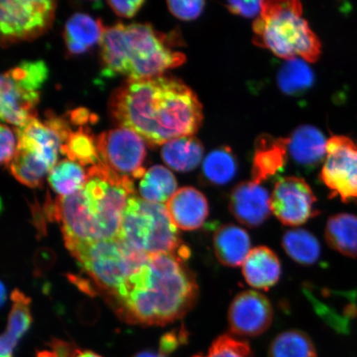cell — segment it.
I'll return each instance as SVG.
<instances>
[{
	"instance_id": "obj_4",
	"label": "cell",
	"mask_w": 357,
	"mask_h": 357,
	"mask_svg": "<svg viewBox=\"0 0 357 357\" xmlns=\"http://www.w3.org/2000/svg\"><path fill=\"white\" fill-rule=\"evenodd\" d=\"M100 43L105 77L123 75L129 80L155 77L185 61V56L168 47L166 38L149 24L105 28Z\"/></svg>"
},
{
	"instance_id": "obj_12",
	"label": "cell",
	"mask_w": 357,
	"mask_h": 357,
	"mask_svg": "<svg viewBox=\"0 0 357 357\" xmlns=\"http://www.w3.org/2000/svg\"><path fill=\"white\" fill-rule=\"evenodd\" d=\"M317 198L303 178L287 176L280 178L271 196V209L284 225L297 227L318 216Z\"/></svg>"
},
{
	"instance_id": "obj_18",
	"label": "cell",
	"mask_w": 357,
	"mask_h": 357,
	"mask_svg": "<svg viewBox=\"0 0 357 357\" xmlns=\"http://www.w3.org/2000/svg\"><path fill=\"white\" fill-rule=\"evenodd\" d=\"M287 138L262 135L257 140L253 156L252 181L261 185L275 176L287 164Z\"/></svg>"
},
{
	"instance_id": "obj_41",
	"label": "cell",
	"mask_w": 357,
	"mask_h": 357,
	"mask_svg": "<svg viewBox=\"0 0 357 357\" xmlns=\"http://www.w3.org/2000/svg\"><path fill=\"white\" fill-rule=\"evenodd\" d=\"M75 357H102L99 354H96V352L91 351H78L77 356Z\"/></svg>"
},
{
	"instance_id": "obj_33",
	"label": "cell",
	"mask_w": 357,
	"mask_h": 357,
	"mask_svg": "<svg viewBox=\"0 0 357 357\" xmlns=\"http://www.w3.org/2000/svg\"><path fill=\"white\" fill-rule=\"evenodd\" d=\"M169 11L178 19L190 21L197 19L203 12L205 6L204 1L195 0V1H167Z\"/></svg>"
},
{
	"instance_id": "obj_14",
	"label": "cell",
	"mask_w": 357,
	"mask_h": 357,
	"mask_svg": "<svg viewBox=\"0 0 357 357\" xmlns=\"http://www.w3.org/2000/svg\"><path fill=\"white\" fill-rule=\"evenodd\" d=\"M229 209L243 225L258 227L270 217L271 198L264 187L253 181L240 183L231 191Z\"/></svg>"
},
{
	"instance_id": "obj_7",
	"label": "cell",
	"mask_w": 357,
	"mask_h": 357,
	"mask_svg": "<svg viewBox=\"0 0 357 357\" xmlns=\"http://www.w3.org/2000/svg\"><path fill=\"white\" fill-rule=\"evenodd\" d=\"M65 243L89 278L113 297L149 257L119 238L93 243Z\"/></svg>"
},
{
	"instance_id": "obj_23",
	"label": "cell",
	"mask_w": 357,
	"mask_h": 357,
	"mask_svg": "<svg viewBox=\"0 0 357 357\" xmlns=\"http://www.w3.org/2000/svg\"><path fill=\"white\" fill-rule=\"evenodd\" d=\"M325 238L335 251L357 258V215L342 213L330 217L325 227Z\"/></svg>"
},
{
	"instance_id": "obj_42",
	"label": "cell",
	"mask_w": 357,
	"mask_h": 357,
	"mask_svg": "<svg viewBox=\"0 0 357 357\" xmlns=\"http://www.w3.org/2000/svg\"><path fill=\"white\" fill-rule=\"evenodd\" d=\"M0 294H1V305L3 306L6 301V289L3 283L1 284V291H0Z\"/></svg>"
},
{
	"instance_id": "obj_8",
	"label": "cell",
	"mask_w": 357,
	"mask_h": 357,
	"mask_svg": "<svg viewBox=\"0 0 357 357\" xmlns=\"http://www.w3.org/2000/svg\"><path fill=\"white\" fill-rule=\"evenodd\" d=\"M47 77V66L43 61H24L3 73L0 79L2 121L20 128L37 118L40 89Z\"/></svg>"
},
{
	"instance_id": "obj_2",
	"label": "cell",
	"mask_w": 357,
	"mask_h": 357,
	"mask_svg": "<svg viewBox=\"0 0 357 357\" xmlns=\"http://www.w3.org/2000/svg\"><path fill=\"white\" fill-rule=\"evenodd\" d=\"M114 298L128 324L165 326L193 309L199 285L194 272L178 254H153Z\"/></svg>"
},
{
	"instance_id": "obj_3",
	"label": "cell",
	"mask_w": 357,
	"mask_h": 357,
	"mask_svg": "<svg viewBox=\"0 0 357 357\" xmlns=\"http://www.w3.org/2000/svg\"><path fill=\"white\" fill-rule=\"evenodd\" d=\"M87 175L82 190L58 196L49 212L61 223L65 243L119 238L125 208L135 195L132 178L119 176L101 160Z\"/></svg>"
},
{
	"instance_id": "obj_27",
	"label": "cell",
	"mask_w": 357,
	"mask_h": 357,
	"mask_svg": "<svg viewBox=\"0 0 357 357\" xmlns=\"http://www.w3.org/2000/svg\"><path fill=\"white\" fill-rule=\"evenodd\" d=\"M238 164L229 146H222L213 150L205 158L203 162V177L212 185H225L235 177Z\"/></svg>"
},
{
	"instance_id": "obj_35",
	"label": "cell",
	"mask_w": 357,
	"mask_h": 357,
	"mask_svg": "<svg viewBox=\"0 0 357 357\" xmlns=\"http://www.w3.org/2000/svg\"><path fill=\"white\" fill-rule=\"evenodd\" d=\"M15 137L11 129L2 124L0 127V162L10 166L15 154Z\"/></svg>"
},
{
	"instance_id": "obj_13",
	"label": "cell",
	"mask_w": 357,
	"mask_h": 357,
	"mask_svg": "<svg viewBox=\"0 0 357 357\" xmlns=\"http://www.w3.org/2000/svg\"><path fill=\"white\" fill-rule=\"evenodd\" d=\"M274 318L271 303L261 293L247 290L231 301L227 321L230 332L241 337H257L270 328Z\"/></svg>"
},
{
	"instance_id": "obj_24",
	"label": "cell",
	"mask_w": 357,
	"mask_h": 357,
	"mask_svg": "<svg viewBox=\"0 0 357 357\" xmlns=\"http://www.w3.org/2000/svg\"><path fill=\"white\" fill-rule=\"evenodd\" d=\"M12 175L21 184L37 188L42 186L44 178L53 167L46 159L33 151L16 146L15 156L10 165Z\"/></svg>"
},
{
	"instance_id": "obj_39",
	"label": "cell",
	"mask_w": 357,
	"mask_h": 357,
	"mask_svg": "<svg viewBox=\"0 0 357 357\" xmlns=\"http://www.w3.org/2000/svg\"><path fill=\"white\" fill-rule=\"evenodd\" d=\"M71 122L75 124L82 126V125L87 123L89 121H92L93 115L89 114V112L83 108L75 109L70 114Z\"/></svg>"
},
{
	"instance_id": "obj_37",
	"label": "cell",
	"mask_w": 357,
	"mask_h": 357,
	"mask_svg": "<svg viewBox=\"0 0 357 357\" xmlns=\"http://www.w3.org/2000/svg\"><path fill=\"white\" fill-rule=\"evenodd\" d=\"M226 7L234 15L252 17L260 15L262 1H229Z\"/></svg>"
},
{
	"instance_id": "obj_29",
	"label": "cell",
	"mask_w": 357,
	"mask_h": 357,
	"mask_svg": "<svg viewBox=\"0 0 357 357\" xmlns=\"http://www.w3.org/2000/svg\"><path fill=\"white\" fill-rule=\"evenodd\" d=\"M61 153L66 155L67 159L82 167L96 166L100 160L96 138L88 129L83 127L70 132L65 144L61 147Z\"/></svg>"
},
{
	"instance_id": "obj_38",
	"label": "cell",
	"mask_w": 357,
	"mask_h": 357,
	"mask_svg": "<svg viewBox=\"0 0 357 357\" xmlns=\"http://www.w3.org/2000/svg\"><path fill=\"white\" fill-rule=\"evenodd\" d=\"M144 3V0H128V1L110 0L108 1L112 10L123 17H132L135 15Z\"/></svg>"
},
{
	"instance_id": "obj_19",
	"label": "cell",
	"mask_w": 357,
	"mask_h": 357,
	"mask_svg": "<svg viewBox=\"0 0 357 357\" xmlns=\"http://www.w3.org/2000/svg\"><path fill=\"white\" fill-rule=\"evenodd\" d=\"M281 263L276 253L265 245L251 250L243 265L245 281L253 288L268 290L280 279Z\"/></svg>"
},
{
	"instance_id": "obj_10",
	"label": "cell",
	"mask_w": 357,
	"mask_h": 357,
	"mask_svg": "<svg viewBox=\"0 0 357 357\" xmlns=\"http://www.w3.org/2000/svg\"><path fill=\"white\" fill-rule=\"evenodd\" d=\"M320 180L332 197L345 203L357 199V144L351 138L333 136L328 140Z\"/></svg>"
},
{
	"instance_id": "obj_36",
	"label": "cell",
	"mask_w": 357,
	"mask_h": 357,
	"mask_svg": "<svg viewBox=\"0 0 357 357\" xmlns=\"http://www.w3.org/2000/svg\"><path fill=\"white\" fill-rule=\"evenodd\" d=\"M47 349L38 351L37 357H75L79 350L75 349L70 343L52 339Z\"/></svg>"
},
{
	"instance_id": "obj_22",
	"label": "cell",
	"mask_w": 357,
	"mask_h": 357,
	"mask_svg": "<svg viewBox=\"0 0 357 357\" xmlns=\"http://www.w3.org/2000/svg\"><path fill=\"white\" fill-rule=\"evenodd\" d=\"M204 146L194 136L176 138L162 149L164 162L174 171L190 172L199 166L204 156Z\"/></svg>"
},
{
	"instance_id": "obj_21",
	"label": "cell",
	"mask_w": 357,
	"mask_h": 357,
	"mask_svg": "<svg viewBox=\"0 0 357 357\" xmlns=\"http://www.w3.org/2000/svg\"><path fill=\"white\" fill-rule=\"evenodd\" d=\"M105 26L100 20L77 13L66 22L64 38L67 49L71 54H82L100 43Z\"/></svg>"
},
{
	"instance_id": "obj_5",
	"label": "cell",
	"mask_w": 357,
	"mask_h": 357,
	"mask_svg": "<svg viewBox=\"0 0 357 357\" xmlns=\"http://www.w3.org/2000/svg\"><path fill=\"white\" fill-rule=\"evenodd\" d=\"M253 33L257 46L287 61L298 56L312 63L322 52L319 39L303 19L302 4L296 0L262 1Z\"/></svg>"
},
{
	"instance_id": "obj_17",
	"label": "cell",
	"mask_w": 357,
	"mask_h": 357,
	"mask_svg": "<svg viewBox=\"0 0 357 357\" xmlns=\"http://www.w3.org/2000/svg\"><path fill=\"white\" fill-rule=\"evenodd\" d=\"M251 245L248 231L231 223L218 226L213 234V251L223 266L238 267L242 265L251 252Z\"/></svg>"
},
{
	"instance_id": "obj_11",
	"label": "cell",
	"mask_w": 357,
	"mask_h": 357,
	"mask_svg": "<svg viewBox=\"0 0 357 357\" xmlns=\"http://www.w3.org/2000/svg\"><path fill=\"white\" fill-rule=\"evenodd\" d=\"M96 141L100 160L114 172L132 180L144 176L146 146L138 134L120 127L101 133Z\"/></svg>"
},
{
	"instance_id": "obj_25",
	"label": "cell",
	"mask_w": 357,
	"mask_h": 357,
	"mask_svg": "<svg viewBox=\"0 0 357 357\" xmlns=\"http://www.w3.org/2000/svg\"><path fill=\"white\" fill-rule=\"evenodd\" d=\"M281 245L285 253L298 265L312 266L319 260L321 245L310 231L289 229L284 234Z\"/></svg>"
},
{
	"instance_id": "obj_20",
	"label": "cell",
	"mask_w": 357,
	"mask_h": 357,
	"mask_svg": "<svg viewBox=\"0 0 357 357\" xmlns=\"http://www.w3.org/2000/svg\"><path fill=\"white\" fill-rule=\"evenodd\" d=\"M11 298L13 305L8 315L7 329L0 342V357H13L17 343L33 323L30 298L17 289L12 293Z\"/></svg>"
},
{
	"instance_id": "obj_16",
	"label": "cell",
	"mask_w": 357,
	"mask_h": 357,
	"mask_svg": "<svg viewBox=\"0 0 357 357\" xmlns=\"http://www.w3.org/2000/svg\"><path fill=\"white\" fill-rule=\"evenodd\" d=\"M288 153L294 162L307 169L318 167L327 155V142L322 132L303 125L287 137Z\"/></svg>"
},
{
	"instance_id": "obj_34",
	"label": "cell",
	"mask_w": 357,
	"mask_h": 357,
	"mask_svg": "<svg viewBox=\"0 0 357 357\" xmlns=\"http://www.w3.org/2000/svg\"><path fill=\"white\" fill-rule=\"evenodd\" d=\"M188 332L183 326L180 328L165 334L160 338L159 354L164 357H169L178 347L185 344L187 340H188Z\"/></svg>"
},
{
	"instance_id": "obj_1",
	"label": "cell",
	"mask_w": 357,
	"mask_h": 357,
	"mask_svg": "<svg viewBox=\"0 0 357 357\" xmlns=\"http://www.w3.org/2000/svg\"><path fill=\"white\" fill-rule=\"evenodd\" d=\"M109 110L120 126L153 146L194 136L204 119L195 93L181 79L162 75L128 80L112 95Z\"/></svg>"
},
{
	"instance_id": "obj_9",
	"label": "cell",
	"mask_w": 357,
	"mask_h": 357,
	"mask_svg": "<svg viewBox=\"0 0 357 357\" xmlns=\"http://www.w3.org/2000/svg\"><path fill=\"white\" fill-rule=\"evenodd\" d=\"M56 10L52 0H2L0 30L6 42L38 37L51 26Z\"/></svg>"
},
{
	"instance_id": "obj_31",
	"label": "cell",
	"mask_w": 357,
	"mask_h": 357,
	"mask_svg": "<svg viewBox=\"0 0 357 357\" xmlns=\"http://www.w3.org/2000/svg\"><path fill=\"white\" fill-rule=\"evenodd\" d=\"M314 75L306 61L297 57L288 60L278 74L279 87L284 93L297 96L312 86Z\"/></svg>"
},
{
	"instance_id": "obj_15",
	"label": "cell",
	"mask_w": 357,
	"mask_h": 357,
	"mask_svg": "<svg viewBox=\"0 0 357 357\" xmlns=\"http://www.w3.org/2000/svg\"><path fill=\"white\" fill-rule=\"evenodd\" d=\"M166 207L174 225L184 231L200 229L209 214L206 196L191 186L177 190L167 201Z\"/></svg>"
},
{
	"instance_id": "obj_40",
	"label": "cell",
	"mask_w": 357,
	"mask_h": 357,
	"mask_svg": "<svg viewBox=\"0 0 357 357\" xmlns=\"http://www.w3.org/2000/svg\"><path fill=\"white\" fill-rule=\"evenodd\" d=\"M132 357H164L163 356L158 354H155L154 351H142L140 352H137V354L134 355Z\"/></svg>"
},
{
	"instance_id": "obj_26",
	"label": "cell",
	"mask_w": 357,
	"mask_h": 357,
	"mask_svg": "<svg viewBox=\"0 0 357 357\" xmlns=\"http://www.w3.org/2000/svg\"><path fill=\"white\" fill-rule=\"evenodd\" d=\"M177 182L175 176L163 166H154L146 172L139 184L142 199L150 203L162 204L176 193Z\"/></svg>"
},
{
	"instance_id": "obj_6",
	"label": "cell",
	"mask_w": 357,
	"mask_h": 357,
	"mask_svg": "<svg viewBox=\"0 0 357 357\" xmlns=\"http://www.w3.org/2000/svg\"><path fill=\"white\" fill-rule=\"evenodd\" d=\"M119 238L137 251L153 255L176 253L186 260L190 251L162 204L132 196L123 212Z\"/></svg>"
},
{
	"instance_id": "obj_28",
	"label": "cell",
	"mask_w": 357,
	"mask_h": 357,
	"mask_svg": "<svg viewBox=\"0 0 357 357\" xmlns=\"http://www.w3.org/2000/svg\"><path fill=\"white\" fill-rule=\"evenodd\" d=\"M268 357H318L314 343L301 330L280 333L271 342Z\"/></svg>"
},
{
	"instance_id": "obj_32",
	"label": "cell",
	"mask_w": 357,
	"mask_h": 357,
	"mask_svg": "<svg viewBox=\"0 0 357 357\" xmlns=\"http://www.w3.org/2000/svg\"><path fill=\"white\" fill-rule=\"evenodd\" d=\"M192 357H253V355L247 341L231 334H222L212 342L206 354Z\"/></svg>"
},
{
	"instance_id": "obj_30",
	"label": "cell",
	"mask_w": 357,
	"mask_h": 357,
	"mask_svg": "<svg viewBox=\"0 0 357 357\" xmlns=\"http://www.w3.org/2000/svg\"><path fill=\"white\" fill-rule=\"evenodd\" d=\"M87 172L82 165L69 159L56 165L48 175V182L60 196H69L82 190L87 181Z\"/></svg>"
}]
</instances>
